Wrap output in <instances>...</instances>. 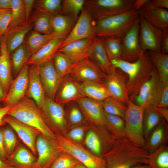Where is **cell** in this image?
<instances>
[{"label":"cell","instance_id":"1","mask_svg":"<svg viewBox=\"0 0 168 168\" xmlns=\"http://www.w3.org/2000/svg\"><path fill=\"white\" fill-rule=\"evenodd\" d=\"M149 153L126 137L116 138L112 148L103 156L105 168H132L148 163Z\"/></svg>","mask_w":168,"mask_h":168},{"label":"cell","instance_id":"2","mask_svg":"<svg viewBox=\"0 0 168 168\" xmlns=\"http://www.w3.org/2000/svg\"><path fill=\"white\" fill-rule=\"evenodd\" d=\"M115 68L119 69L128 76L127 86L129 100L133 101L143 84L150 77L155 68L148 51L145 52L133 62L121 59L111 60Z\"/></svg>","mask_w":168,"mask_h":168},{"label":"cell","instance_id":"3","mask_svg":"<svg viewBox=\"0 0 168 168\" xmlns=\"http://www.w3.org/2000/svg\"><path fill=\"white\" fill-rule=\"evenodd\" d=\"M7 115L35 128L48 139H56V133L47 123L41 110L31 99L24 97L12 106Z\"/></svg>","mask_w":168,"mask_h":168},{"label":"cell","instance_id":"4","mask_svg":"<svg viewBox=\"0 0 168 168\" xmlns=\"http://www.w3.org/2000/svg\"><path fill=\"white\" fill-rule=\"evenodd\" d=\"M139 16L135 8L95 21L96 37L116 36L121 38Z\"/></svg>","mask_w":168,"mask_h":168},{"label":"cell","instance_id":"5","mask_svg":"<svg viewBox=\"0 0 168 168\" xmlns=\"http://www.w3.org/2000/svg\"><path fill=\"white\" fill-rule=\"evenodd\" d=\"M136 0H85L84 6L94 21L135 8Z\"/></svg>","mask_w":168,"mask_h":168},{"label":"cell","instance_id":"6","mask_svg":"<svg viewBox=\"0 0 168 168\" xmlns=\"http://www.w3.org/2000/svg\"><path fill=\"white\" fill-rule=\"evenodd\" d=\"M56 136L55 142L61 152L69 154L87 168H105L103 158L92 154L66 136L56 134Z\"/></svg>","mask_w":168,"mask_h":168},{"label":"cell","instance_id":"7","mask_svg":"<svg viewBox=\"0 0 168 168\" xmlns=\"http://www.w3.org/2000/svg\"><path fill=\"white\" fill-rule=\"evenodd\" d=\"M144 111V109L129 100L124 118L127 138L142 147L145 144L143 127Z\"/></svg>","mask_w":168,"mask_h":168},{"label":"cell","instance_id":"8","mask_svg":"<svg viewBox=\"0 0 168 168\" xmlns=\"http://www.w3.org/2000/svg\"><path fill=\"white\" fill-rule=\"evenodd\" d=\"M163 86L155 67L133 101L144 109L157 107L161 99Z\"/></svg>","mask_w":168,"mask_h":168},{"label":"cell","instance_id":"9","mask_svg":"<svg viewBox=\"0 0 168 168\" xmlns=\"http://www.w3.org/2000/svg\"><path fill=\"white\" fill-rule=\"evenodd\" d=\"M93 21L84 6L72 30L63 40L60 48L73 41L86 39H93L96 37L95 23H93Z\"/></svg>","mask_w":168,"mask_h":168},{"label":"cell","instance_id":"10","mask_svg":"<svg viewBox=\"0 0 168 168\" xmlns=\"http://www.w3.org/2000/svg\"><path fill=\"white\" fill-rule=\"evenodd\" d=\"M139 16L134 23L121 38L122 53L121 59L133 62L137 60L145 52L139 42Z\"/></svg>","mask_w":168,"mask_h":168},{"label":"cell","instance_id":"11","mask_svg":"<svg viewBox=\"0 0 168 168\" xmlns=\"http://www.w3.org/2000/svg\"><path fill=\"white\" fill-rule=\"evenodd\" d=\"M49 126L57 134L66 136L67 123L65 111L62 106L46 97L40 109Z\"/></svg>","mask_w":168,"mask_h":168},{"label":"cell","instance_id":"12","mask_svg":"<svg viewBox=\"0 0 168 168\" xmlns=\"http://www.w3.org/2000/svg\"><path fill=\"white\" fill-rule=\"evenodd\" d=\"M139 39L140 47L144 52L161 53L162 30L151 25L139 15Z\"/></svg>","mask_w":168,"mask_h":168},{"label":"cell","instance_id":"13","mask_svg":"<svg viewBox=\"0 0 168 168\" xmlns=\"http://www.w3.org/2000/svg\"><path fill=\"white\" fill-rule=\"evenodd\" d=\"M126 76L121 70L114 68L110 73L106 75L103 83L110 97L127 105L130 100Z\"/></svg>","mask_w":168,"mask_h":168},{"label":"cell","instance_id":"14","mask_svg":"<svg viewBox=\"0 0 168 168\" xmlns=\"http://www.w3.org/2000/svg\"><path fill=\"white\" fill-rule=\"evenodd\" d=\"M54 141L48 139L41 134H39L35 145L38 158L32 168H49L62 152Z\"/></svg>","mask_w":168,"mask_h":168},{"label":"cell","instance_id":"15","mask_svg":"<svg viewBox=\"0 0 168 168\" xmlns=\"http://www.w3.org/2000/svg\"><path fill=\"white\" fill-rule=\"evenodd\" d=\"M69 75L77 81H94L103 82L106 76L88 57L73 64Z\"/></svg>","mask_w":168,"mask_h":168},{"label":"cell","instance_id":"16","mask_svg":"<svg viewBox=\"0 0 168 168\" xmlns=\"http://www.w3.org/2000/svg\"><path fill=\"white\" fill-rule=\"evenodd\" d=\"M29 84V66L25 65L13 80L4 101L13 106L26 96Z\"/></svg>","mask_w":168,"mask_h":168},{"label":"cell","instance_id":"17","mask_svg":"<svg viewBox=\"0 0 168 168\" xmlns=\"http://www.w3.org/2000/svg\"><path fill=\"white\" fill-rule=\"evenodd\" d=\"M85 97L82 90L81 84L68 74L62 79L57 92L54 101L60 104L77 101Z\"/></svg>","mask_w":168,"mask_h":168},{"label":"cell","instance_id":"18","mask_svg":"<svg viewBox=\"0 0 168 168\" xmlns=\"http://www.w3.org/2000/svg\"><path fill=\"white\" fill-rule=\"evenodd\" d=\"M76 102L87 120L97 126H105L103 101L84 97L79 99Z\"/></svg>","mask_w":168,"mask_h":168},{"label":"cell","instance_id":"19","mask_svg":"<svg viewBox=\"0 0 168 168\" xmlns=\"http://www.w3.org/2000/svg\"><path fill=\"white\" fill-rule=\"evenodd\" d=\"M39 75L46 96L54 101L62 79L57 73L53 60L40 66Z\"/></svg>","mask_w":168,"mask_h":168},{"label":"cell","instance_id":"20","mask_svg":"<svg viewBox=\"0 0 168 168\" xmlns=\"http://www.w3.org/2000/svg\"><path fill=\"white\" fill-rule=\"evenodd\" d=\"M4 120L16 132L33 153L34 155L37 154L35 145L37 138L40 134L39 131L10 116H5Z\"/></svg>","mask_w":168,"mask_h":168},{"label":"cell","instance_id":"21","mask_svg":"<svg viewBox=\"0 0 168 168\" xmlns=\"http://www.w3.org/2000/svg\"><path fill=\"white\" fill-rule=\"evenodd\" d=\"M29 66V84L26 96L32 100L41 109L44 105L46 96L39 75L40 66Z\"/></svg>","mask_w":168,"mask_h":168},{"label":"cell","instance_id":"22","mask_svg":"<svg viewBox=\"0 0 168 168\" xmlns=\"http://www.w3.org/2000/svg\"><path fill=\"white\" fill-rule=\"evenodd\" d=\"M88 57L106 75L114 68L108 58L101 38L96 37L93 39Z\"/></svg>","mask_w":168,"mask_h":168},{"label":"cell","instance_id":"23","mask_svg":"<svg viewBox=\"0 0 168 168\" xmlns=\"http://www.w3.org/2000/svg\"><path fill=\"white\" fill-rule=\"evenodd\" d=\"M93 39H86L73 41L60 48L58 51L66 55L72 64L76 63L88 57V51Z\"/></svg>","mask_w":168,"mask_h":168},{"label":"cell","instance_id":"24","mask_svg":"<svg viewBox=\"0 0 168 168\" xmlns=\"http://www.w3.org/2000/svg\"><path fill=\"white\" fill-rule=\"evenodd\" d=\"M33 27L32 22L29 20L7 30L3 36L7 49L10 54L24 43L26 35Z\"/></svg>","mask_w":168,"mask_h":168},{"label":"cell","instance_id":"25","mask_svg":"<svg viewBox=\"0 0 168 168\" xmlns=\"http://www.w3.org/2000/svg\"><path fill=\"white\" fill-rule=\"evenodd\" d=\"M147 2L142 6L138 9L139 15L157 28L162 29L168 27L167 9L152 7Z\"/></svg>","mask_w":168,"mask_h":168},{"label":"cell","instance_id":"26","mask_svg":"<svg viewBox=\"0 0 168 168\" xmlns=\"http://www.w3.org/2000/svg\"><path fill=\"white\" fill-rule=\"evenodd\" d=\"M63 40L54 38L36 53L30 56L27 62L28 65L41 66L53 60Z\"/></svg>","mask_w":168,"mask_h":168},{"label":"cell","instance_id":"27","mask_svg":"<svg viewBox=\"0 0 168 168\" xmlns=\"http://www.w3.org/2000/svg\"><path fill=\"white\" fill-rule=\"evenodd\" d=\"M77 20L73 16L61 14L51 17L52 35L54 38L64 40L72 31Z\"/></svg>","mask_w":168,"mask_h":168},{"label":"cell","instance_id":"28","mask_svg":"<svg viewBox=\"0 0 168 168\" xmlns=\"http://www.w3.org/2000/svg\"><path fill=\"white\" fill-rule=\"evenodd\" d=\"M0 52V82L7 95L13 79L12 75L10 54L7 49L3 36H1Z\"/></svg>","mask_w":168,"mask_h":168},{"label":"cell","instance_id":"29","mask_svg":"<svg viewBox=\"0 0 168 168\" xmlns=\"http://www.w3.org/2000/svg\"><path fill=\"white\" fill-rule=\"evenodd\" d=\"M167 122L163 119L145 139L144 147L149 153L166 144L168 139V125Z\"/></svg>","mask_w":168,"mask_h":168},{"label":"cell","instance_id":"30","mask_svg":"<svg viewBox=\"0 0 168 168\" xmlns=\"http://www.w3.org/2000/svg\"><path fill=\"white\" fill-rule=\"evenodd\" d=\"M36 159L22 146H20L5 162L8 165L21 168H32Z\"/></svg>","mask_w":168,"mask_h":168},{"label":"cell","instance_id":"31","mask_svg":"<svg viewBox=\"0 0 168 168\" xmlns=\"http://www.w3.org/2000/svg\"><path fill=\"white\" fill-rule=\"evenodd\" d=\"M80 84L82 90L85 97L102 101L110 97L103 82L85 81Z\"/></svg>","mask_w":168,"mask_h":168},{"label":"cell","instance_id":"32","mask_svg":"<svg viewBox=\"0 0 168 168\" xmlns=\"http://www.w3.org/2000/svg\"><path fill=\"white\" fill-rule=\"evenodd\" d=\"M11 54L10 59L12 71L16 76L27 64L31 56L25 43L19 46Z\"/></svg>","mask_w":168,"mask_h":168},{"label":"cell","instance_id":"33","mask_svg":"<svg viewBox=\"0 0 168 168\" xmlns=\"http://www.w3.org/2000/svg\"><path fill=\"white\" fill-rule=\"evenodd\" d=\"M151 59L164 85L168 82V54L148 51Z\"/></svg>","mask_w":168,"mask_h":168},{"label":"cell","instance_id":"34","mask_svg":"<svg viewBox=\"0 0 168 168\" xmlns=\"http://www.w3.org/2000/svg\"><path fill=\"white\" fill-rule=\"evenodd\" d=\"M53 39L52 35L42 34L34 30L30 33L25 44L31 56Z\"/></svg>","mask_w":168,"mask_h":168},{"label":"cell","instance_id":"35","mask_svg":"<svg viewBox=\"0 0 168 168\" xmlns=\"http://www.w3.org/2000/svg\"><path fill=\"white\" fill-rule=\"evenodd\" d=\"M104 111L105 127L109 132L115 138H127L124 119L119 116L110 114Z\"/></svg>","mask_w":168,"mask_h":168},{"label":"cell","instance_id":"36","mask_svg":"<svg viewBox=\"0 0 168 168\" xmlns=\"http://www.w3.org/2000/svg\"><path fill=\"white\" fill-rule=\"evenodd\" d=\"M163 120L155 107L144 109L143 118V131L145 139Z\"/></svg>","mask_w":168,"mask_h":168},{"label":"cell","instance_id":"37","mask_svg":"<svg viewBox=\"0 0 168 168\" xmlns=\"http://www.w3.org/2000/svg\"><path fill=\"white\" fill-rule=\"evenodd\" d=\"M63 0H35L33 7L39 12L50 17L61 14Z\"/></svg>","mask_w":168,"mask_h":168},{"label":"cell","instance_id":"38","mask_svg":"<svg viewBox=\"0 0 168 168\" xmlns=\"http://www.w3.org/2000/svg\"><path fill=\"white\" fill-rule=\"evenodd\" d=\"M101 38L110 61L121 59L122 53L121 38L114 36Z\"/></svg>","mask_w":168,"mask_h":168},{"label":"cell","instance_id":"39","mask_svg":"<svg viewBox=\"0 0 168 168\" xmlns=\"http://www.w3.org/2000/svg\"><path fill=\"white\" fill-rule=\"evenodd\" d=\"M147 165L151 168H168V147L166 144L149 153Z\"/></svg>","mask_w":168,"mask_h":168},{"label":"cell","instance_id":"40","mask_svg":"<svg viewBox=\"0 0 168 168\" xmlns=\"http://www.w3.org/2000/svg\"><path fill=\"white\" fill-rule=\"evenodd\" d=\"M53 61L54 68L61 79L69 74L73 64L66 55L58 51Z\"/></svg>","mask_w":168,"mask_h":168},{"label":"cell","instance_id":"41","mask_svg":"<svg viewBox=\"0 0 168 168\" xmlns=\"http://www.w3.org/2000/svg\"><path fill=\"white\" fill-rule=\"evenodd\" d=\"M11 18L8 30L26 22L23 0H11Z\"/></svg>","mask_w":168,"mask_h":168},{"label":"cell","instance_id":"42","mask_svg":"<svg viewBox=\"0 0 168 168\" xmlns=\"http://www.w3.org/2000/svg\"><path fill=\"white\" fill-rule=\"evenodd\" d=\"M104 111L110 114L119 116L124 119L127 105L121 101L109 97L103 101Z\"/></svg>","mask_w":168,"mask_h":168},{"label":"cell","instance_id":"43","mask_svg":"<svg viewBox=\"0 0 168 168\" xmlns=\"http://www.w3.org/2000/svg\"><path fill=\"white\" fill-rule=\"evenodd\" d=\"M85 2V0H63L61 14L73 16L77 20Z\"/></svg>","mask_w":168,"mask_h":168},{"label":"cell","instance_id":"44","mask_svg":"<svg viewBox=\"0 0 168 168\" xmlns=\"http://www.w3.org/2000/svg\"><path fill=\"white\" fill-rule=\"evenodd\" d=\"M50 17L39 12L33 17V27L34 31L44 35H52Z\"/></svg>","mask_w":168,"mask_h":168},{"label":"cell","instance_id":"45","mask_svg":"<svg viewBox=\"0 0 168 168\" xmlns=\"http://www.w3.org/2000/svg\"><path fill=\"white\" fill-rule=\"evenodd\" d=\"M80 162L69 154L62 152L52 164L49 168H75Z\"/></svg>","mask_w":168,"mask_h":168},{"label":"cell","instance_id":"46","mask_svg":"<svg viewBox=\"0 0 168 168\" xmlns=\"http://www.w3.org/2000/svg\"><path fill=\"white\" fill-rule=\"evenodd\" d=\"M3 135L5 150L8 158L14 151L16 139L13 130L9 128L3 129Z\"/></svg>","mask_w":168,"mask_h":168},{"label":"cell","instance_id":"47","mask_svg":"<svg viewBox=\"0 0 168 168\" xmlns=\"http://www.w3.org/2000/svg\"><path fill=\"white\" fill-rule=\"evenodd\" d=\"M11 9H0V34L3 36L7 31L11 18Z\"/></svg>","mask_w":168,"mask_h":168},{"label":"cell","instance_id":"48","mask_svg":"<svg viewBox=\"0 0 168 168\" xmlns=\"http://www.w3.org/2000/svg\"><path fill=\"white\" fill-rule=\"evenodd\" d=\"M69 121L72 124H77L83 120V115L79 107L73 106L71 109L69 113Z\"/></svg>","mask_w":168,"mask_h":168},{"label":"cell","instance_id":"49","mask_svg":"<svg viewBox=\"0 0 168 168\" xmlns=\"http://www.w3.org/2000/svg\"><path fill=\"white\" fill-rule=\"evenodd\" d=\"M85 128L82 126L75 128L68 133L67 137L75 142H81L84 138Z\"/></svg>","mask_w":168,"mask_h":168},{"label":"cell","instance_id":"50","mask_svg":"<svg viewBox=\"0 0 168 168\" xmlns=\"http://www.w3.org/2000/svg\"><path fill=\"white\" fill-rule=\"evenodd\" d=\"M162 30L161 40V53L164 54L168 53V27Z\"/></svg>","mask_w":168,"mask_h":168},{"label":"cell","instance_id":"51","mask_svg":"<svg viewBox=\"0 0 168 168\" xmlns=\"http://www.w3.org/2000/svg\"><path fill=\"white\" fill-rule=\"evenodd\" d=\"M168 108V82L163 86V88L160 100L157 106Z\"/></svg>","mask_w":168,"mask_h":168},{"label":"cell","instance_id":"52","mask_svg":"<svg viewBox=\"0 0 168 168\" xmlns=\"http://www.w3.org/2000/svg\"><path fill=\"white\" fill-rule=\"evenodd\" d=\"M147 3L152 7L168 9V0H148Z\"/></svg>","mask_w":168,"mask_h":168},{"label":"cell","instance_id":"53","mask_svg":"<svg viewBox=\"0 0 168 168\" xmlns=\"http://www.w3.org/2000/svg\"><path fill=\"white\" fill-rule=\"evenodd\" d=\"M35 1L34 0H23L26 22L30 20V14Z\"/></svg>","mask_w":168,"mask_h":168},{"label":"cell","instance_id":"54","mask_svg":"<svg viewBox=\"0 0 168 168\" xmlns=\"http://www.w3.org/2000/svg\"><path fill=\"white\" fill-rule=\"evenodd\" d=\"M0 158L5 162L7 157L6 152L3 135V129L0 128Z\"/></svg>","mask_w":168,"mask_h":168},{"label":"cell","instance_id":"55","mask_svg":"<svg viewBox=\"0 0 168 168\" xmlns=\"http://www.w3.org/2000/svg\"><path fill=\"white\" fill-rule=\"evenodd\" d=\"M12 107L9 105L0 107V126L6 123L4 120V118Z\"/></svg>","mask_w":168,"mask_h":168},{"label":"cell","instance_id":"56","mask_svg":"<svg viewBox=\"0 0 168 168\" xmlns=\"http://www.w3.org/2000/svg\"><path fill=\"white\" fill-rule=\"evenodd\" d=\"M155 108L163 119L167 122L168 121V108L156 107Z\"/></svg>","mask_w":168,"mask_h":168},{"label":"cell","instance_id":"57","mask_svg":"<svg viewBox=\"0 0 168 168\" xmlns=\"http://www.w3.org/2000/svg\"><path fill=\"white\" fill-rule=\"evenodd\" d=\"M11 0H0V9H11Z\"/></svg>","mask_w":168,"mask_h":168},{"label":"cell","instance_id":"58","mask_svg":"<svg viewBox=\"0 0 168 168\" xmlns=\"http://www.w3.org/2000/svg\"><path fill=\"white\" fill-rule=\"evenodd\" d=\"M6 96V94L0 82V101H4Z\"/></svg>","mask_w":168,"mask_h":168},{"label":"cell","instance_id":"59","mask_svg":"<svg viewBox=\"0 0 168 168\" xmlns=\"http://www.w3.org/2000/svg\"><path fill=\"white\" fill-rule=\"evenodd\" d=\"M132 168H151L147 164H141L136 165Z\"/></svg>","mask_w":168,"mask_h":168},{"label":"cell","instance_id":"60","mask_svg":"<svg viewBox=\"0 0 168 168\" xmlns=\"http://www.w3.org/2000/svg\"><path fill=\"white\" fill-rule=\"evenodd\" d=\"M8 165L0 158V168H7Z\"/></svg>","mask_w":168,"mask_h":168},{"label":"cell","instance_id":"61","mask_svg":"<svg viewBox=\"0 0 168 168\" xmlns=\"http://www.w3.org/2000/svg\"><path fill=\"white\" fill-rule=\"evenodd\" d=\"M75 168H87L83 164L79 162L75 166Z\"/></svg>","mask_w":168,"mask_h":168},{"label":"cell","instance_id":"62","mask_svg":"<svg viewBox=\"0 0 168 168\" xmlns=\"http://www.w3.org/2000/svg\"><path fill=\"white\" fill-rule=\"evenodd\" d=\"M7 168H21L11 166H9L8 165Z\"/></svg>","mask_w":168,"mask_h":168},{"label":"cell","instance_id":"63","mask_svg":"<svg viewBox=\"0 0 168 168\" xmlns=\"http://www.w3.org/2000/svg\"><path fill=\"white\" fill-rule=\"evenodd\" d=\"M1 36L0 34V47L1 45Z\"/></svg>","mask_w":168,"mask_h":168},{"label":"cell","instance_id":"64","mask_svg":"<svg viewBox=\"0 0 168 168\" xmlns=\"http://www.w3.org/2000/svg\"><path fill=\"white\" fill-rule=\"evenodd\" d=\"M1 52H0V61L1 60Z\"/></svg>","mask_w":168,"mask_h":168}]
</instances>
